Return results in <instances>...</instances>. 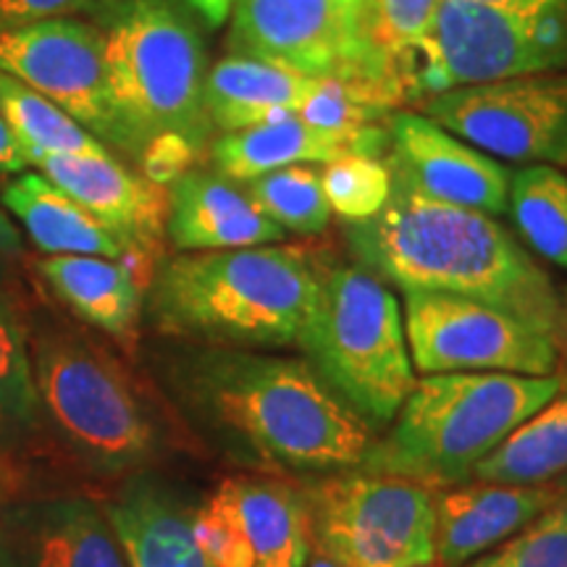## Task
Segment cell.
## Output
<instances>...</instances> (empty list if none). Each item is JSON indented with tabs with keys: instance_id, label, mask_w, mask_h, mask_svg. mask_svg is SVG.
<instances>
[{
	"instance_id": "1",
	"label": "cell",
	"mask_w": 567,
	"mask_h": 567,
	"mask_svg": "<svg viewBox=\"0 0 567 567\" xmlns=\"http://www.w3.org/2000/svg\"><path fill=\"white\" fill-rule=\"evenodd\" d=\"M344 237L365 271L402 292L492 305L567 347V310L555 284L486 213L434 200L394 179L386 208L368 221H347Z\"/></svg>"
},
{
	"instance_id": "2",
	"label": "cell",
	"mask_w": 567,
	"mask_h": 567,
	"mask_svg": "<svg viewBox=\"0 0 567 567\" xmlns=\"http://www.w3.org/2000/svg\"><path fill=\"white\" fill-rule=\"evenodd\" d=\"M189 413L237 457L292 473L360 467L373 429L308 360L216 350L184 368Z\"/></svg>"
},
{
	"instance_id": "3",
	"label": "cell",
	"mask_w": 567,
	"mask_h": 567,
	"mask_svg": "<svg viewBox=\"0 0 567 567\" xmlns=\"http://www.w3.org/2000/svg\"><path fill=\"white\" fill-rule=\"evenodd\" d=\"M318 268L276 245L182 252L155 271L151 316L166 334L224 347H297Z\"/></svg>"
},
{
	"instance_id": "4",
	"label": "cell",
	"mask_w": 567,
	"mask_h": 567,
	"mask_svg": "<svg viewBox=\"0 0 567 567\" xmlns=\"http://www.w3.org/2000/svg\"><path fill=\"white\" fill-rule=\"evenodd\" d=\"M563 389V375L431 373L415 381L360 465L425 486L465 484L473 467Z\"/></svg>"
},
{
	"instance_id": "5",
	"label": "cell",
	"mask_w": 567,
	"mask_h": 567,
	"mask_svg": "<svg viewBox=\"0 0 567 567\" xmlns=\"http://www.w3.org/2000/svg\"><path fill=\"white\" fill-rule=\"evenodd\" d=\"M27 342L42 429L84 471L122 478L158 457L153 410L116 358L66 329H42Z\"/></svg>"
},
{
	"instance_id": "6",
	"label": "cell",
	"mask_w": 567,
	"mask_h": 567,
	"mask_svg": "<svg viewBox=\"0 0 567 567\" xmlns=\"http://www.w3.org/2000/svg\"><path fill=\"white\" fill-rule=\"evenodd\" d=\"M101 32L126 151L145 153L166 134L200 147L210 130L208 74L203 40L187 13L174 0H118Z\"/></svg>"
},
{
	"instance_id": "7",
	"label": "cell",
	"mask_w": 567,
	"mask_h": 567,
	"mask_svg": "<svg viewBox=\"0 0 567 567\" xmlns=\"http://www.w3.org/2000/svg\"><path fill=\"white\" fill-rule=\"evenodd\" d=\"M308 363L371 429H384L415 386L396 297L363 266L318 271L300 344Z\"/></svg>"
},
{
	"instance_id": "8",
	"label": "cell",
	"mask_w": 567,
	"mask_h": 567,
	"mask_svg": "<svg viewBox=\"0 0 567 567\" xmlns=\"http://www.w3.org/2000/svg\"><path fill=\"white\" fill-rule=\"evenodd\" d=\"M229 48L308 80L347 84L386 109L408 97L405 74L381 40L375 0H234Z\"/></svg>"
},
{
	"instance_id": "9",
	"label": "cell",
	"mask_w": 567,
	"mask_h": 567,
	"mask_svg": "<svg viewBox=\"0 0 567 567\" xmlns=\"http://www.w3.org/2000/svg\"><path fill=\"white\" fill-rule=\"evenodd\" d=\"M544 71H567L565 27L478 0H439L408 61V97Z\"/></svg>"
},
{
	"instance_id": "10",
	"label": "cell",
	"mask_w": 567,
	"mask_h": 567,
	"mask_svg": "<svg viewBox=\"0 0 567 567\" xmlns=\"http://www.w3.org/2000/svg\"><path fill=\"white\" fill-rule=\"evenodd\" d=\"M313 542L344 567L436 563V496L392 473H344L308 488Z\"/></svg>"
},
{
	"instance_id": "11",
	"label": "cell",
	"mask_w": 567,
	"mask_h": 567,
	"mask_svg": "<svg viewBox=\"0 0 567 567\" xmlns=\"http://www.w3.org/2000/svg\"><path fill=\"white\" fill-rule=\"evenodd\" d=\"M410 360L421 373L555 375V339L520 318L455 295L405 292Z\"/></svg>"
},
{
	"instance_id": "12",
	"label": "cell",
	"mask_w": 567,
	"mask_h": 567,
	"mask_svg": "<svg viewBox=\"0 0 567 567\" xmlns=\"http://www.w3.org/2000/svg\"><path fill=\"white\" fill-rule=\"evenodd\" d=\"M423 116L492 158L567 163V71L442 92L423 101Z\"/></svg>"
},
{
	"instance_id": "13",
	"label": "cell",
	"mask_w": 567,
	"mask_h": 567,
	"mask_svg": "<svg viewBox=\"0 0 567 567\" xmlns=\"http://www.w3.org/2000/svg\"><path fill=\"white\" fill-rule=\"evenodd\" d=\"M0 71L66 111L103 145L126 151L97 27L61 17L0 30Z\"/></svg>"
},
{
	"instance_id": "14",
	"label": "cell",
	"mask_w": 567,
	"mask_h": 567,
	"mask_svg": "<svg viewBox=\"0 0 567 567\" xmlns=\"http://www.w3.org/2000/svg\"><path fill=\"white\" fill-rule=\"evenodd\" d=\"M394 179L434 200L486 216H502L509 203V174L499 161L467 145L421 113L389 118Z\"/></svg>"
},
{
	"instance_id": "15",
	"label": "cell",
	"mask_w": 567,
	"mask_h": 567,
	"mask_svg": "<svg viewBox=\"0 0 567 567\" xmlns=\"http://www.w3.org/2000/svg\"><path fill=\"white\" fill-rule=\"evenodd\" d=\"M0 567H130L111 517L87 496L0 509Z\"/></svg>"
},
{
	"instance_id": "16",
	"label": "cell",
	"mask_w": 567,
	"mask_h": 567,
	"mask_svg": "<svg viewBox=\"0 0 567 567\" xmlns=\"http://www.w3.org/2000/svg\"><path fill=\"white\" fill-rule=\"evenodd\" d=\"M27 161L137 255L158 247L168 216V195L161 184L132 174L113 155L27 153Z\"/></svg>"
},
{
	"instance_id": "17",
	"label": "cell",
	"mask_w": 567,
	"mask_h": 567,
	"mask_svg": "<svg viewBox=\"0 0 567 567\" xmlns=\"http://www.w3.org/2000/svg\"><path fill=\"white\" fill-rule=\"evenodd\" d=\"M567 486H457L436 499V559L439 567H463L565 496Z\"/></svg>"
},
{
	"instance_id": "18",
	"label": "cell",
	"mask_w": 567,
	"mask_h": 567,
	"mask_svg": "<svg viewBox=\"0 0 567 567\" xmlns=\"http://www.w3.org/2000/svg\"><path fill=\"white\" fill-rule=\"evenodd\" d=\"M389 132L365 126L360 132H326L302 118L287 116L268 124L224 132L213 142V163L218 176L229 182H250L258 176L305 163H331L342 155H373L379 158Z\"/></svg>"
},
{
	"instance_id": "19",
	"label": "cell",
	"mask_w": 567,
	"mask_h": 567,
	"mask_svg": "<svg viewBox=\"0 0 567 567\" xmlns=\"http://www.w3.org/2000/svg\"><path fill=\"white\" fill-rule=\"evenodd\" d=\"M166 234L176 250L208 252L274 245L287 231L224 176L184 172L168 189Z\"/></svg>"
},
{
	"instance_id": "20",
	"label": "cell",
	"mask_w": 567,
	"mask_h": 567,
	"mask_svg": "<svg viewBox=\"0 0 567 567\" xmlns=\"http://www.w3.org/2000/svg\"><path fill=\"white\" fill-rule=\"evenodd\" d=\"M130 567H205L195 507L151 473H134L105 507Z\"/></svg>"
},
{
	"instance_id": "21",
	"label": "cell",
	"mask_w": 567,
	"mask_h": 567,
	"mask_svg": "<svg viewBox=\"0 0 567 567\" xmlns=\"http://www.w3.org/2000/svg\"><path fill=\"white\" fill-rule=\"evenodd\" d=\"M0 203L24 226L40 252L95 255L130 264L137 252L42 174H19L0 189Z\"/></svg>"
},
{
	"instance_id": "22",
	"label": "cell",
	"mask_w": 567,
	"mask_h": 567,
	"mask_svg": "<svg viewBox=\"0 0 567 567\" xmlns=\"http://www.w3.org/2000/svg\"><path fill=\"white\" fill-rule=\"evenodd\" d=\"M34 271L82 321L132 344L142 316V287L130 264L95 255H48Z\"/></svg>"
},
{
	"instance_id": "23",
	"label": "cell",
	"mask_w": 567,
	"mask_h": 567,
	"mask_svg": "<svg viewBox=\"0 0 567 567\" xmlns=\"http://www.w3.org/2000/svg\"><path fill=\"white\" fill-rule=\"evenodd\" d=\"M316 80L250 59V55H224L205 76V111L210 126L237 132L245 126L268 124L276 118L297 116Z\"/></svg>"
},
{
	"instance_id": "24",
	"label": "cell",
	"mask_w": 567,
	"mask_h": 567,
	"mask_svg": "<svg viewBox=\"0 0 567 567\" xmlns=\"http://www.w3.org/2000/svg\"><path fill=\"white\" fill-rule=\"evenodd\" d=\"M239 513L250 536L255 567H305L313 549V526L305 494L279 478L239 476Z\"/></svg>"
},
{
	"instance_id": "25",
	"label": "cell",
	"mask_w": 567,
	"mask_h": 567,
	"mask_svg": "<svg viewBox=\"0 0 567 567\" xmlns=\"http://www.w3.org/2000/svg\"><path fill=\"white\" fill-rule=\"evenodd\" d=\"M567 476V379L563 389L473 467L481 484L542 486Z\"/></svg>"
},
{
	"instance_id": "26",
	"label": "cell",
	"mask_w": 567,
	"mask_h": 567,
	"mask_svg": "<svg viewBox=\"0 0 567 567\" xmlns=\"http://www.w3.org/2000/svg\"><path fill=\"white\" fill-rule=\"evenodd\" d=\"M509 213L534 252L567 271V174L547 163L509 174Z\"/></svg>"
},
{
	"instance_id": "27",
	"label": "cell",
	"mask_w": 567,
	"mask_h": 567,
	"mask_svg": "<svg viewBox=\"0 0 567 567\" xmlns=\"http://www.w3.org/2000/svg\"><path fill=\"white\" fill-rule=\"evenodd\" d=\"M0 113L17 134L24 153L111 155L95 134L76 124L66 111L0 71Z\"/></svg>"
},
{
	"instance_id": "28",
	"label": "cell",
	"mask_w": 567,
	"mask_h": 567,
	"mask_svg": "<svg viewBox=\"0 0 567 567\" xmlns=\"http://www.w3.org/2000/svg\"><path fill=\"white\" fill-rule=\"evenodd\" d=\"M40 434L30 342L11 305L0 297V455L21 452Z\"/></svg>"
},
{
	"instance_id": "29",
	"label": "cell",
	"mask_w": 567,
	"mask_h": 567,
	"mask_svg": "<svg viewBox=\"0 0 567 567\" xmlns=\"http://www.w3.org/2000/svg\"><path fill=\"white\" fill-rule=\"evenodd\" d=\"M245 195L276 226L295 234H321L331 224L321 174L310 166H287L245 182Z\"/></svg>"
},
{
	"instance_id": "30",
	"label": "cell",
	"mask_w": 567,
	"mask_h": 567,
	"mask_svg": "<svg viewBox=\"0 0 567 567\" xmlns=\"http://www.w3.org/2000/svg\"><path fill=\"white\" fill-rule=\"evenodd\" d=\"M321 184L331 210L344 221H368L379 216L394 193L392 168L373 155H342L326 163Z\"/></svg>"
},
{
	"instance_id": "31",
	"label": "cell",
	"mask_w": 567,
	"mask_h": 567,
	"mask_svg": "<svg viewBox=\"0 0 567 567\" xmlns=\"http://www.w3.org/2000/svg\"><path fill=\"white\" fill-rule=\"evenodd\" d=\"M195 538L205 567H255L234 478L224 481L216 494L195 509Z\"/></svg>"
},
{
	"instance_id": "32",
	"label": "cell",
	"mask_w": 567,
	"mask_h": 567,
	"mask_svg": "<svg viewBox=\"0 0 567 567\" xmlns=\"http://www.w3.org/2000/svg\"><path fill=\"white\" fill-rule=\"evenodd\" d=\"M467 567H567V492L547 513Z\"/></svg>"
},
{
	"instance_id": "33",
	"label": "cell",
	"mask_w": 567,
	"mask_h": 567,
	"mask_svg": "<svg viewBox=\"0 0 567 567\" xmlns=\"http://www.w3.org/2000/svg\"><path fill=\"white\" fill-rule=\"evenodd\" d=\"M439 0H375V21L386 51L400 63L408 87V61L429 30Z\"/></svg>"
},
{
	"instance_id": "34",
	"label": "cell",
	"mask_w": 567,
	"mask_h": 567,
	"mask_svg": "<svg viewBox=\"0 0 567 567\" xmlns=\"http://www.w3.org/2000/svg\"><path fill=\"white\" fill-rule=\"evenodd\" d=\"M87 0H0V30L34 24V21L61 19L82 9Z\"/></svg>"
},
{
	"instance_id": "35",
	"label": "cell",
	"mask_w": 567,
	"mask_h": 567,
	"mask_svg": "<svg viewBox=\"0 0 567 567\" xmlns=\"http://www.w3.org/2000/svg\"><path fill=\"white\" fill-rule=\"evenodd\" d=\"M30 168L24 147L0 113V174H24Z\"/></svg>"
},
{
	"instance_id": "36",
	"label": "cell",
	"mask_w": 567,
	"mask_h": 567,
	"mask_svg": "<svg viewBox=\"0 0 567 567\" xmlns=\"http://www.w3.org/2000/svg\"><path fill=\"white\" fill-rule=\"evenodd\" d=\"M187 3L193 6V9L200 13L210 27L224 24V21L231 17V9H234V0H187Z\"/></svg>"
},
{
	"instance_id": "37",
	"label": "cell",
	"mask_w": 567,
	"mask_h": 567,
	"mask_svg": "<svg viewBox=\"0 0 567 567\" xmlns=\"http://www.w3.org/2000/svg\"><path fill=\"white\" fill-rule=\"evenodd\" d=\"M19 250H21L19 234L9 221V216H6V210L0 208V260L13 258V255H19Z\"/></svg>"
},
{
	"instance_id": "38",
	"label": "cell",
	"mask_w": 567,
	"mask_h": 567,
	"mask_svg": "<svg viewBox=\"0 0 567 567\" xmlns=\"http://www.w3.org/2000/svg\"><path fill=\"white\" fill-rule=\"evenodd\" d=\"M305 567H344L339 559H334L329 555V551L318 547V544L313 542V549H310V557H308V565Z\"/></svg>"
},
{
	"instance_id": "39",
	"label": "cell",
	"mask_w": 567,
	"mask_h": 567,
	"mask_svg": "<svg viewBox=\"0 0 567 567\" xmlns=\"http://www.w3.org/2000/svg\"><path fill=\"white\" fill-rule=\"evenodd\" d=\"M423 567H439V565H423Z\"/></svg>"
},
{
	"instance_id": "40",
	"label": "cell",
	"mask_w": 567,
	"mask_h": 567,
	"mask_svg": "<svg viewBox=\"0 0 567 567\" xmlns=\"http://www.w3.org/2000/svg\"><path fill=\"white\" fill-rule=\"evenodd\" d=\"M565 310H567V295H565Z\"/></svg>"
}]
</instances>
